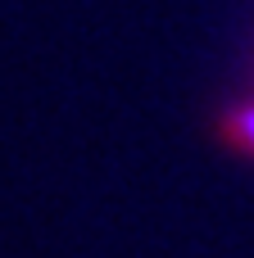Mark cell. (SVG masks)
<instances>
[{"label": "cell", "instance_id": "cell-1", "mask_svg": "<svg viewBox=\"0 0 254 258\" xmlns=\"http://www.w3.org/2000/svg\"><path fill=\"white\" fill-rule=\"evenodd\" d=\"M232 132H236V141H245V145L254 150V109H245V113L232 118Z\"/></svg>", "mask_w": 254, "mask_h": 258}]
</instances>
